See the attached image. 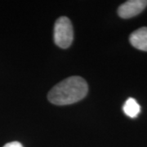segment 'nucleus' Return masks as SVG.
Segmentation results:
<instances>
[{
  "instance_id": "nucleus-1",
  "label": "nucleus",
  "mask_w": 147,
  "mask_h": 147,
  "mask_svg": "<svg viewBox=\"0 0 147 147\" xmlns=\"http://www.w3.org/2000/svg\"><path fill=\"white\" fill-rule=\"evenodd\" d=\"M88 91V86L85 79L79 76H72L53 87L48 92L47 98L54 105H70L84 99Z\"/></svg>"
},
{
  "instance_id": "nucleus-2",
  "label": "nucleus",
  "mask_w": 147,
  "mask_h": 147,
  "mask_svg": "<svg viewBox=\"0 0 147 147\" xmlns=\"http://www.w3.org/2000/svg\"><path fill=\"white\" fill-rule=\"evenodd\" d=\"M74 31L70 20L61 16L54 26V42L61 48H67L73 42Z\"/></svg>"
},
{
  "instance_id": "nucleus-3",
  "label": "nucleus",
  "mask_w": 147,
  "mask_h": 147,
  "mask_svg": "<svg viewBox=\"0 0 147 147\" xmlns=\"http://www.w3.org/2000/svg\"><path fill=\"white\" fill-rule=\"evenodd\" d=\"M146 6V0H129L119 7L118 14L123 19H128L140 14Z\"/></svg>"
},
{
  "instance_id": "nucleus-4",
  "label": "nucleus",
  "mask_w": 147,
  "mask_h": 147,
  "mask_svg": "<svg viewBox=\"0 0 147 147\" xmlns=\"http://www.w3.org/2000/svg\"><path fill=\"white\" fill-rule=\"evenodd\" d=\"M129 41L137 49L147 52V27H142L131 33Z\"/></svg>"
},
{
  "instance_id": "nucleus-5",
  "label": "nucleus",
  "mask_w": 147,
  "mask_h": 147,
  "mask_svg": "<svg viewBox=\"0 0 147 147\" xmlns=\"http://www.w3.org/2000/svg\"><path fill=\"white\" fill-rule=\"evenodd\" d=\"M123 112L125 115L130 118H136L141 111V107L137 100L133 98H128L124 103L123 107Z\"/></svg>"
},
{
  "instance_id": "nucleus-6",
  "label": "nucleus",
  "mask_w": 147,
  "mask_h": 147,
  "mask_svg": "<svg viewBox=\"0 0 147 147\" xmlns=\"http://www.w3.org/2000/svg\"><path fill=\"white\" fill-rule=\"evenodd\" d=\"M3 147H23L20 142H9L7 144H6Z\"/></svg>"
}]
</instances>
